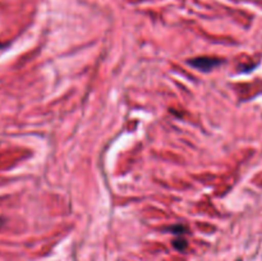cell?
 Listing matches in <instances>:
<instances>
[{"label": "cell", "instance_id": "2", "mask_svg": "<svg viewBox=\"0 0 262 261\" xmlns=\"http://www.w3.org/2000/svg\"><path fill=\"white\" fill-rule=\"evenodd\" d=\"M173 245H174V247L177 248V250L182 251V250H184V248H186L187 243H186V241H183V240H177V241H174Z\"/></svg>", "mask_w": 262, "mask_h": 261}, {"label": "cell", "instance_id": "1", "mask_svg": "<svg viewBox=\"0 0 262 261\" xmlns=\"http://www.w3.org/2000/svg\"><path fill=\"white\" fill-rule=\"evenodd\" d=\"M189 64L194 68H197L199 71H204V72H209L211 71L212 68L215 67L220 66L223 63L222 59L217 58H209V56H204V58H196L193 60H189Z\"/></svg>", "mask_w": 262, "mask_h": 261}, {"label": "cell", "instance_id": "3", "mask_svg": "<svg viewBox=\"0 0 262 261\" xmlns=\"http://www.w3.org/2000/svg\"><path fill=\"white\" fill-rule=\"evenodd\" d=\"M3 224V223H2V220H0V225H2Z\"/></svg>", "mask_w": 262, "mask_h": 261}]
</instances>
